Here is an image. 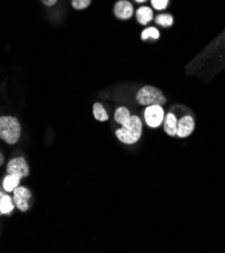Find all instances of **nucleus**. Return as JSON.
<instances>
[{"label":"nucleus","mask_w":225,"mask_h":253,"mask_svg":"<svg viewBox=\"0 0 225 253\" xmlns=\"http://www.w3.org/2000/svg\"><path fill=\"white\" fill-rule=\"evenodd\" d=\"M114 14L119 19H130L134 14V6L127 0H120L114 5Z\"/></svg>","instance_id":"nucleus-7"},{"label":"nucleus","mask_w":225,"mask_h":253,"mask_svg":"<svg viewBox=\"0 0 225 253\" xmlns=\"http://www.w3.org/2000/svg\"><path fill=\"white\" fill-rule=\"evenodd\" d=\"M93 115L95 117V119H97L98 121H106L108 120V114L105 111L104 107L100 104V103H95L93 105Z\"/></svg>","instance_id":"nucleus-14"},{"label":"nucleus","mask_w":225,"mask_h":253,"mask_svg":"<svg viewBox=\"0 0 225 253\" xmlns=\"http://www.w3.org/2000/svg\"><path fill=\"white\" fill-rule=\"evenodd\" d=\"M136 101L143 106L163 105L166 103V97L162 91L152 86L142 87L136 94Z\"/></svg>","instance_id":"nucleus-3"},{"label":"nucleus","mask_w":225,"mask_h":253,"mask_svg":"<svg viewBox=\"0 0 225 253\" xmlns=\"http://www.w3.org/2000/svg\"><path fill=\"white\" fill-rule=\"evenodd\" d=\"M165 117V113L161 105H152L144 110V120L149 127H159Z\"/></svg>","instance_id":"nucleus-4"},{"label":"nucleus","mask_w":225,"mask_h":253,"mask_svg":"<svg viewBox=\"0 0 225 253\" xmlns=\"http://www.w3.org/2000/svg\"><path fill=\"white\" fill-rule=\"evenodd\" d=\"M3 164V158H2V156L0 157V165H2Z\"/></svg>","instance_id":"nucleus-21"},{"label":"nucleus","mask_w":225,"mask_h":253,"mask_svg":"<svg viewBox=\"0 0 225 253\" xmlns=\"http://www.w3.org/2000/svg\"><path fill=\"white\" fill-rule=\"evenodd\" d=\"M152 5L157 10H163L168 6L169 0H152Z\"/></svg>","instance_id":"nucleus-18"},{"label":"nucleus","mask_w":225,"mask_h":253,"mask_svg":"<svg viewBox=\"0 0 225 253\" xmlns=\"http://www.w3.org/2000/svg\"><path fill=\"white\" fill-rule=\"evenodd\" d=\"M136 2H138V3H142V2H144V1H146V0H135Z\"/></svg>","instance_id":"nucleus-20"},{"label":"nucleus","mask_w":225,"mask_h":253,"mask_svg":"<svg viewBox=\"0 0 225 253\" xmlns=\"http://www.w3.org/2000/svg\"><path fill=\"white\" fill-rule=\"evenodd\" d=\"M152 38L154 40H158L160 38V33L156 28H147L141 33V40H147Z\"/></svg>","instance_id":"nucleus-16"},{"label":"nucleus","mask_w":225,"mask_h":253,"mask_svg":"<svg viewBox=\"0 0 225 253\" xmlns=\"http://www.w3.org/2000/svg\"><path fill=\"white\" fill-rule=\"evenodd\" d=\"M195 128V122L191 116H184L178 121V129H177V136L181 138H185L189 136Z\"/></svg>","instance_id":"nucleus-8"},{"label":"nucleus","mask_w":225,"mask_h":253,"mask_svg":"<svg viewBox=\"0 0 225 253\" xmlns=\"http://www.w3.org/2000/svg\"><path fill=\"white\" fill-rule=\"evenodd\" d=\"M177 129H178V120L173 113H169L166 116L165 123H164V130L166 133L172 137L177 136Z\"/></svg>","instance_id":"nucleus-9"},{"label":"nucleus","mask_w":225,"mask_h":253,"mask_svg":"<svg viewBox=\"0 0 225 253\" xmlns=\"http://www.w3.org/2000/svg\"><path fill=\"white\" fill-rule=\"evenodd\" d=\"M6 172L9 174L18 175L19 178H24L28 176L30 172V169L28 164L22 158H16L11 160L6 167Z\"/></svg>","instance_id":"nucleus-6"},{"label":"nucleus","mask_w":225,"mask_h":253,"mask_svg":"<svg viewBox=\"0 0 225 253\" xmlns=\"http://www.w3.org/2000/svg\"><path fill=\"white\" fill-rule=\"evenodd\" d=\"M32 197L31 191L26 187H17L13 191V201L16 208L22 212H26L30 208V199Z\"/></svg>","instance_id":"nucleus-5"},{"label":"nucleus","mask_w":225,"mask_h":253,"mask_svg":"<svg viewBox=\"0 0 225 253\" xmlns=\"http://www.w3.org/2000/svg\"><path fill=\"white\" fill-rule=\"evenodd\" d=\"M153 16H154L153 10L147 6L139 7L136 11V19L140 24H143V25L147 24L149 21H151L153 19Z\"/></svg>","instance_id":"nucleus-12"},{"label":"nucleus","mask_w":225,"mask_h":253,"mask_svg":"<svg viewBox=\"0 0 225 253\" xmlns=\"http://www.w3.org/2000/svg\"><path fill=\"white\" fill-rule=\"evenodd\" d=\"M156 22L164 28H168L171 27L174 22V18L172 15L170 14H160L157 16L156 18Z\"/></svg>","instance_id":"nucleus-15"},{"label":"nucleus","mask_w":225,"mask_h":253,"mask_svg":"<svg viewBox=\"0 0 225 253\" xmlns=\"http://www.w3.org/2000/svg\"><path fill=\"white\" fill-rule=\"evenodd\" d=\"M91 0H72V5L75 9H84L87 6H89Z\"/></svg>","instance_id":"nucleus-17"},{"label":"nucleus","mask_w":225,"mask_h":253,"mask_svg":"<svg viewBox=\"0 0 225 253\" xmlns=\"http://www.w3.org/2000/svg\"><path fill=\"white\" fill-rule=\"evenodd\" d=\"M130 118L131 113L127 107H118L114 113V119L120 125L126 123Z\"/></svg>","instance_id":"nucleus-13"},{"label":"nucleus","mask_w":225,"mask_h":253,"mask_svg":"<svg viewBox=\"0 0 225 253\" xmlns=\"http://www.w3.org/2000/svg\"><path fill=\"white\" fill-rule=\"evenodd\" d=\"M57 1L58 0H42V2L46 6H52V5L56 4Z\"/></svg>","instance_id":"nucleus-19"},{"label":"nucleus","mask_w":225,"mask_h":253,"mask_svg":"<svg viewBox=\"0 0 225 253\" xmlns=\"http://www.w3.org/2000/svg\"><path fill=\"white\" fill-rule=\"evenodd\" d=\"M14 201L3 193L0 194V214L1 215H9L14 209Z\"/></svg>","instance_id":"nucleus-10"},{"label":"nucleus","mask_w":225,"mask_h":253,"mask_svg":"<svg viewBox=\"0 0 225 253\" xmlns=\"http://www.w3.org/2000/svg\"><path fill=\"white\" fill-rule=\"evenodd\" d=\"M20 179L18 175H15V174H9L7 173V175L4 178L3 182H2V187L3 189L7 192V193H10V192H13L19 185V182H20Z\"/></svg>","instance_id":"nucleus-11"},{"label":"nucleus","mask_w":225,"mask_h":253,"mask_svg":"<svg viewBox=\"0 0 225 253\" xmlns=\"http://www.w3.org/2000/svg\"><path fill=\"white\" fill-rule=\"evenodd\" d=\"M21 127L18 120L12 116L0 118V138L8 144L16 143L20 138Z\"/></svg>","instance_id":"nucleus-2"},{"label":"nucleus","mask_w":225,"mask_h":253,"mask_svg":"<svg viewBox=\"0 0 225 253\" xmlns=\"http://www.w3.org/2000/svg\"><path fill=\"white\" fill-rule=\"evenodd\" d=\"M121 126L122 127L117 129L115 132L117 138L121 142L126 144H134L139 140L142 131V122L137 116H131V118Z\"/></svg>","instance_id":"nucleus-1"}]
</instances>
